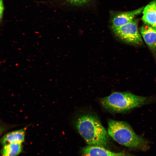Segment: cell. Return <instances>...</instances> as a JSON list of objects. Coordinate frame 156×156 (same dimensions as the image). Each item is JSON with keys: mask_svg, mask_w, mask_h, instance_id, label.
Returning a JSON list of instances; mask_svg holds the SVG:
<instances>
[{"mask_svg": "<svg viewBox=\"0 0 156 156\" xmlns=\"http://www.w3.org/2000/svg\"><path fill=\"white\" fill-rule=\"evenodd\" d=\"M76 127L79 133L88 145L105 147L108 142V133L96 117L86 115L80 117Z\"/></svg>", "mask_w": 156, "mask_h": 156, "instance_id": "6da1fadb", "label": "cell"}, {"mask_svg": "<svg viewBox=\"0 0 156 156\" xmlns=\"http://www.w3.org/2000/svg\"><path fill=\"white\" fill-rule=\"evenodd\" d=\"M107 132L112 138L122 145L143 151L148 148V142L136 134L130 126L125 122L109 120Z\"/></svg>", "mask_w": 156, "mask_h": 156, "instance_id": "7a4b0ae2", "label": "cell"}, {"mask_svg": "<svg viewBox=\"0 0 156 156\" xmlns=\"http://www.w3.org/2000/svg\"><path fill=\"white\" fill-rule=\"evenodd\" d=\"M150 97L139 96L130 92H115L101 101L102 106L114 113H123L152 101Z\"/></svg>", "mask_w": 156, "mask_h": 156, "instance_id": "3957f363", "label": "cell"}, {"mask_svg": "<svg viewBox=\"0 0 156 156\" xmlns=\"http://www.w3.org/2000/svg\"><path fill=\"white\" fill-rule=\"evenodd\" d=\"M112 30L116 37L127 43L138 45L143 44L136 20H134L130 23Z\"/></svg>", "mask_w": 156, "mask_h": 156, "instance_id": "277c9868", "label": "cell"}, {"mask_svg": "<svg viewBox=\"0 0 156 156\" xmlns=\"http://www.w3.org/2000/svg\"><path fill=\"white\" fill-rule=\"evenodd\" d=\"M144 7L132 11L121 12L114 15L111 20L112 29L118 28L130 23L134 17L143 12Z\"/></svg>", "mask_w": 156, "mask_h": 156, "instance_id": "5b68a950", "label": "cell"}, {"mask_svg": "<svg viewBox=\"0 0 156 156\" xmlns=\"http://www.w3.org/2000/svg\"><path fill=\"white\" fill-rule=\"evenodd\" d=\"M82 152L84 156H135L127 153L112 152L104 147L96 146H86Z\"/></svg>", "mask_w": 156, "mask_h": 156, "instance_id": "8992f818", "label": "cell"}, {"mask_svg": "<svg viewBox=\"0 0 156 156\" xmlns=\"http://www.w3.org/2000/svg\"><path fill=\"white\" fill-rule=\"evenodd\" d=\"M140 31L144 41L155 57L156 56V29L146 25L141 27Z\"/></svg>", "mask_w": 156, "mask_h": 156, "instance_id": "52a82bcc", "label": "cell"}, {"mask_svg": "<svg viewBox=\"0 0 156 156\" xmlns=\"http://www.w3.org/2000/svg\"><path fill=\"white\" fill-rule=\"evenodd\" d=\"M142 20L146 25L156 29V0L150 2L144 8Z\"/></svg>", "mask_w": 156, "mask_h": 156, "instance_id": "ba28073f", "label": "cell"}, {"mask_svg": "<svg viewBox=\"0 0 156 156\" xmlns=\"http://www.w3.org/2000/svg\"><path fill=\"white\" fill-rule=\"evenodd\" d=\"M25 128L10 132L2 138L1 142L3 145L10 143L22 144L25 140Z\"/></svg>", "mask_w": 156, "mask_h": 156, "instance_id": "9c48e42d", "label": "cell"}, {"mask_svg": "<svg viewBox=\"0 0 156 156\" xmlns=\"http://www.w3.org/2000/svg\"><path fill=\"white\" fill-rule=\"evenodd\" d=\"M21 144L10 143L3 145L2 150V156H16L22 151Z\"/></svg>", "mask_w": 156, "mask_h": 156, "instance_id": "30bf717a", "label": "cell"}, {"mask_svg": "<svg viewBox=\"0 0 156 156\" xmlns=\"http://www.w3.org/2000/svg\"><path fill=\"white\" fill-rule=\"evenodd\" d=\"M70 4L74 5H81L85 4L91 0H65Z\"/></svg>", "mask_w": 156, "mask_h": 156, "instance_id": "8fae6325", "label": "cell"}]
</instances>
